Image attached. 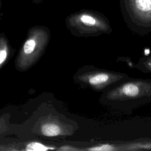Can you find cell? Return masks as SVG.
I'll return each mask as SVG.
<instances>
[{
	"mask_svg": "<svg viewBox=\"0 0 151 151\" xmlns=\"http://www.w3.org/2000/svg\"><path fill=\"white\" fill-rule=\"evenodd\" d=\"M48 39L47 31L41 27L34 28L29 31L17 58L16 64L18 69L25 70L38 60L42 54Z\"/></svg>",
	"mask_w": 151,
	"mask_h": 151,
	"instance_id": "cell-1",
	"label": "cell"
},
{
	"mask_svg": "<svg viewBox=\"0 0 151 151\" xmlns=\"http://www.w3.org/2000/svg\"><path fill=\"white\" fill-rule=\"evenodd\" d=\"M130 5L139 16L151 17V0H130Z\"/></svg>",
	"mask_w": 151,
	"mask_h": 151,
	"instance_id": "cell-2",
	"label": "cell"
},
{
	"mask_svg": "<svg viewBox=\"0 0 151 151\" xmlns=\"http://www.w3.org/2000/svg\"><path fill=\"white\" fill-rule=\"evenodd\" d=\"M41 134L45 136L54 137L61 134L60 126L55 123L47 122L43 123L40 127Z\"/></svg>",
	"mask_w": 151,
	"mask_h": 151,
	"instance_id": "cell-3",
	"label": "cell"
},
{
	"mask_svg": "<svg viewBox=\"0 0 151 151\" xmlns=\"http://www.w3.org/2000/svg\"><path fill=\"white\" fill-rule=\"evenodd\" d=\"M79 21L83 25L88 27H96L98 24V20L93 15L89 14H83L79 16L78 18Z\"/></svg>",
	"mask_w": 151,
	"mask_h": 151,
	"instance_id": "cell-4",
	"label": "cell"
},
{
	"mask_svg": "<svg viewBox=\"0 0 151 151\" xmlns=\"http://www.w3.org/2000/svg\"><path fill=\"white\" fill-rule=\"evenodd\" d=\"M140 89L137 85L134 83H127L122 88V92L128 97H135L139 93Z\"/></svg>",
	"mask_w": 151,
	"mask_h": 151,
	"instance_id": "cell-5",
	"label": "cell"
},
{
	"mask_svg": "<svg viewBox=\"0 0 151 151\" xmlns=\"http://www.w3.org/2000/svg\"><path fill=\"white\" fill-rule=\"evenodd\" d=\"M9 54V46L5 38H0V68L5 62Z\"/></svg>",
	"mask_w": 151,
	"mask_h": 151,
	"instance_id": "cell-6",
	"label": "cell"
},
{
	"mask_svg": "<svg viewBox=\"0 0 151 151\" xmlns=\"http://www.w3.org/2000/svg\"><path fill=\"white\" fill-rule=\"evenodd\" d=\"M109 77L105 73H99L90 76L88 78V82L93 86L101 85L109 81Z\"/></svg>",
	"mask_w": 151,
	"mask_h": 151,
	"instance_id": "cell-7",
	"label": "cell"
},
{
	"mask_svg": "<svg viewBox=\"0 0 151 151\" xmlns=\"http://www.w3.org/2000/svg\"><path fill=\"white\" fill-rule=\"evenodd\" d=\"M47 149V147L39 143H31L27 147V150H45Z\"/></svg>",
	"mask_w": 151,
	"mask_h": 151,
	"instance_id": "cell-8",
	"label": "cell"
},
{
	"mask_svg": "<svg viewBox=\"0 0 151 151\" xmlns=\"http://www.w3.org/2000/svg\"><path fill=\"white\" fill-rule=\"evenodd\" d=\"M88 150L94 151H109L114 150V148L112 146H110L109 145H102L100 146L89 148Z\"/></svg>",
	"mask_w": 151,
	"mask_h": 151,
	"instance_id": "cell-9",
	"label": "cell"
},
{
	"mask_svg": "<svg viewBox=\"0 0 151 151\" xmlns=\"http://www.w3.org/2000/svg\"><path fill=\"white\" fill-rule=\"evenodd\" d=\"M1 0H0V6H1Z\"/></svg>",
	"mask_w": 151,
	"mask_h": 151,
	"instance_id": "cell-10",
	"label": "cell"
}]
</instances>
